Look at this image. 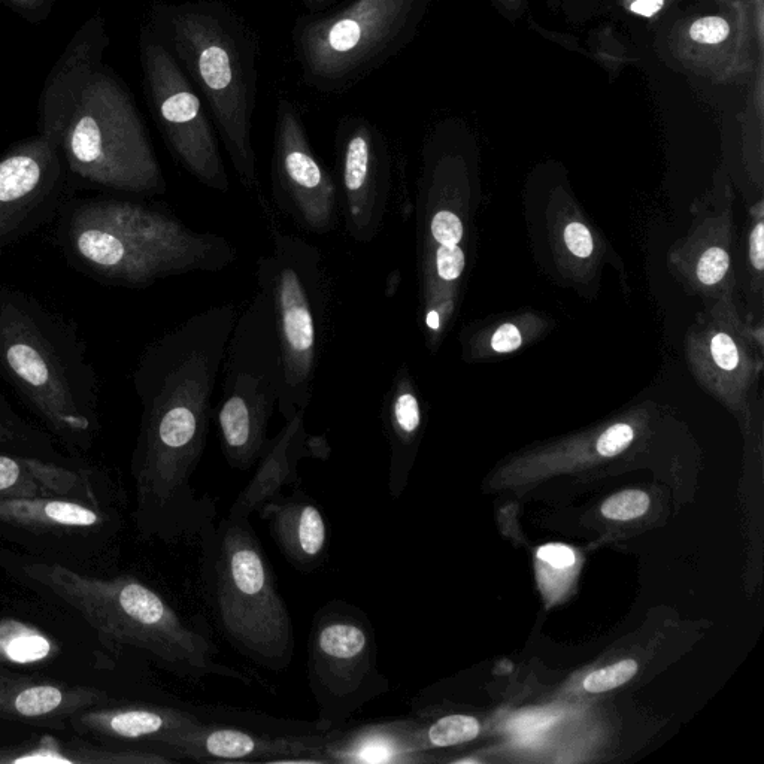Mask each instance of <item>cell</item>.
Segmentation results:
<instances>
[{
    "instance_id": "obj_1",
    "label": "cell",
    "mask_w": 764,
    "mask_h": 764,
    "mask_svg": "<svg viewBox=\"0 0 764 764\" xmlns=\"http://www.w3.org/2000/svg\"><path fill=\"white\" fill-rule=\"evenodd\" d=\"M238 318L232 303L191 315L148 345L133 372L141 423L132 454L136 529L145 539L197 538L217 508L191 484L208 441L212 397Z\"/></svg>"
},
{
    "instance_id": "obj_2",
    "label": "cell",
    "mask_w": 764,
    "mask_h": 764,
    "mask_svg": "<svg viewBox=\"0 0 764 764\" xmlns=\"http://www.w3.org/2000/svg\"><path fill=\"white\" fill-rule=\"evenodd\" d=\"M0 566L42 596L84 618L109 644L148 654L181 678L221 676L250 685L241 670L215 660L217 647L191 629L162 594L132 575L99 578L65 563L0 551Z\"/></svg>"
},
{
    "instance_id": "obj_3",
    "label": "cell",
    "mask_w": 764,
    "mask_h": 764,
    "mask_svg": "<svg viewBox=\"0 0 764 764\" xmlns=\"http://www.w3.org/2000/svg\"><path fill=\"white\" fill-rule=\"evenodd\" d=\"M66 256L103 283L142 288L191 272H221L238 259L223 236L197 232L166 211L120 199L68 203L59 227Z\"/></svg>"
},
{
    "instance_id": "obj_4",
    "label": "cell",
    "mask_w": 764,
    "mask_h": 764,
    "mask_svg": "<svg viewBox=\"0 0 764 764\" xmlns=\"http://www.w3.org/2000/svg\"><path fill=\"white\" fill-rule=\"evenodd\" d=\"M0 380L63 444L92 447L99 384L86 342L62 315L8 286H0Z\"/></svg>"
},
{
    "instance_id": "obj_5",
    "label": "cell",
    "mask_w": 764,
    "mask_h": 764,
    "mask_svg": "<svg viewBox=\"0 0 764 764\" xmlns=\"http://www.w3.org/2000/svg\"><path fill=\"white\" fill-rule=\"evenodd\" d=\"M197 539L203 597L223 638L254 665L287 670L293 620L250 518L206 521Z\"/></svg>"
},
{
    "instance_id": "obj_6",
    "label": "cell",
    "mask_w": 764,
    "mask_h": 764,
    "mask_svg": "<svg viewBox=\"0 0 764 764\" xmlns=\"http://www.w3.org/2000/svg\"><path fill=\"white\" fill-rule=\"evenodd\" d=\"M162 23L166 41L208 100L238 180L248 191L259 190L251 141L256 72L244 33L209 5L166 9Z\"/></svg>"
},
{
    "instance_id": "obj_7",
    "label": "cell",
    "mask_w": 764,
    "mask_h": 764,
    "mask_svg": "<svg viewBox=\"0 0 764 764\" xmlns=\"http://www.w3.org/2000/svg\"><path fill=\"white\" fill-rule=\"evenodd\" d=\"M272 251L257 263V287L271 297L283 357V388L278 409L284 420L306 411L314 394L324 323L329 306V275L323 254L311 242L271 224Z\"/></svg>"
},
{
    "instance_id": "obj_8",
    "label": "cell",
    "mask_w": 764,
    "mask_h": 764,
    "mask_svg": "<svg viewBox=\"0 0 764 764\" xmlns=\"http://www.w3.org/2000/svg\"><path fill=\"white\" fill-rule=\"evenodd\" d=\"M60 150L66 169L83 183L142 196L168 189L132 97L100 69L81 92Z\"/></svg>"
},
{
    "instance_id": "obj_9",
    "label": "cell",
    "mask_w": 764,
    "mask_h": 764,
    "mask_svg": "<svg viewBox=\"0 0 764 764\" xmlns=\"http://www.w3.org/2000/svg\"><path fill=\"white\" fill-rule=\"evenodd\" d=\"M221 372L223 390L212 414L218 441L230 468L250 471L268 442L284 380L274 308L262 287L236 318Z\"/></svg>"
},
{
    "instance_id": "obj_10",
    "label": "cell",
    "mask_w": 764,
    "mask_h": 764,
    "mask_svg": "<svg viewBox=\"0 0 764 764\" xmlns=\"http://www.w3.org/2000/svg\"><path fill=\"white\" fill-rule=\"evenodd\" d=\"M306 673L318 720L330 729H345L363 706L390 691L368 614L341 599L330 600L312 617Z\"/></svg>"
},
{
    "instance_id": "obj_11",
    "label": "cell",
    "mask_w": 764,
    "mask_h": 764,
    "mask_svg": "<svg viewBox=\"0 0 764 764\" xmlns=\"http://www.w3.org/2000/svg\"><path fill=\"white\" fill-rule=\"evenodd\" d=\"M411 0H356L329 17L300 24L296 51L309 83L339 90L394 53Z\"/></svg>"
},
{
    "instance_id": "obj_12",
    "label": "cell",
    "mask_w": 764,
    "mask_h": 764,
    "mask_svg": "<svg viewBox=\"0 0 764 764\" xmlns=\"http://www.w3.org/2000/svg\"><path fill=\"white\" fill-rule=\"evenodd\" d=\"M338 730L320 720L224 714L218 709L217 715L175 733L166 751L177 762L323 763L321 751Z\"/></svg>"
},
{
    "instance_id": "obj_13",
    "label": "cell",
    "mask_w": 764,
    "mask_h": 764,
    "mask_svg": "<svg viewBox=\"0 0 764 764\" xmlns=\"http://www.w3.org/2000/svg\"><path fill=\"white\" fill-rule=\"evenodd\" d=\"M151 105L171 153L200 184L229 193L230 180L211 121L178 60L153 36L142 41Z\"/></svg>"
},
{
    "instance_id": "obj_14",
    "label": "cell",
    "mask_w": 764,
    "mask_h": 764,
    "mask_svg": "<svg viewBox=\"0 0 764 764\" xmlns=\"http://www.w3.org/2000/svg\"><path fill=\"white\" fill-rule=\"evenodd\" d=\"M272 194L280 211L302 230L333 232L338 224V186L317 159L294 106L281 102L272 159Z\"/></svg>"
},
{
    "instance_id": "obj_15",
    "label": "cell",
    "mask_w": 764,
    "mask_h": 764,
    "mask_svg": "<svg viewBox=\"0 0 764 764\" xmlns=\"http://www.w3.org/2000/svg\"><path fill=\"white\" fill-rule=\"evenodd\" d=\"M60 145L38 135L0 157V250L47 223L62 203L66 168Z\"/></svg>"
},
{
    "instance_id": "obj_16",
    "label": "cell",
    "mask_w": 764,
    "mask_h": 764,
    "mask_svg": "<svg viewBox=\"0 0 764 764\" xmlns=\"http://www.w3.org/2000/svg\"><path fill=\"white\" fill-rule=\"evenodd\" d=\"M336 177L345 230L357 244L380 235L391 193V160L385 139L362 118H350L336 133Z\"/></svg>"
},
{
    "instance_id": "obj_17",
    "label": "cell",
    "mask_w": 764,
    "mask_h": 764,
    "mask_svg": "<svg viewBox=\"0 0 764 764\" xmlns=\"http://www.w3.org/2000/svg\"><path fill=\"white\" fill-rule=\"evenodd\" d=\"M106 506L69 497H38L0 502V536L36 550H84L117 532Z\"/></svg>"
},
{
    "instance_id": "obj_18",
    "label": "cell",
    "mask_w": 764,
    "mask_h": 764,
    "mask_svg": "<svg viewBox=\"0 0 764 764\" xmlns=\"http://www.w3.org/2000/svg\"><path fill=\"white\" fill-rule=\"evenodd\" d=\"M209 715V709L203 714L200 708L111 700L74 715L69 724L78 735L93 736L108 744L148 748L171 757L166 751L169 739Z\"/></svg>"
},
{
    "instance_id": "obj_19",
    "label": "cell",
    "mask_w": 764,
    "mask_h": 764,
    "mask_svg": "<svg viewBox=\"0 0 764 764\" xmlns=\"http://www.w3.org/2000/svg\"><path fill=\"white\" fill-rule=\"evenodd\" d=\"M306 411L286 420L283 429L268 439L257 471L229 508L230 517H247L283 493L284 487H300L299 463L305 459L327 460L332 447L326 436L309 435Z\"/></svg>"
},
{
    "instance_id": "obj_20",
    "label": "cell",
    "mask_w": 764,
    "mask_h": 764,
    "mask_svg": "<svg viewBox=\"0 0 764 764\" xmlns=\"http://www.w3.org/2000/svg\"><path fill=\"white\" fill-rule=\"evenodd\" d=\"M106 479L72 459L53 460L0 451V502L38 497H69L108 505Z\"/></svg>"
},
{
    "instance_id": "obj_21",
    "label": "cell",
    "mask_w": 764,
    "mask_h": 764,
    "mask_svg": "<svg viewBox=\"0 0 764 764\" xmlns=\"http://www.w3.org/2000/svg\"><path fill=\"white\" fill-rule=\"evenodd\" d=\"M111 700V696L99 688L0 669V718L5 720L56 726Z\"/></svg>"
},
{
    "instance_id": "obj_22",
    "label": "cell",
    "mask_w": 764,
    "mask_h": 764,
    "mask_svg": "<svg viewBox=\"0 0 764 764\" xmlns=\"http://www.w3.org/2000/svg\"><path fill=\"white\" fill-rule=\"evenodd\" d=\"M280 553L300 573H314L326 563L330 527L318 503L302 488L278 494L259 509Z\"/></svg>"
},
{
    "instance_id": "obj_23",
    "label": "cell",
    "mask_w": 764,
    "mask_h": 764,
    "mask_svg": "<svg viewBox=\"0 0 764 764\" xmlns=\"http://www.w3.org/2000/svg\"><path fill=\"white\" fill-rule=\"evenodd\" d=\"M106 47L105 29L93 18L80 30L48 78L39 103V135L60 145L66 123L90 78L99 71Z\"/></svg>"
},
{
    "instance_id": "obj_24",
    "label": "cell",
    "mask_w": 764,
    "mask_h": 764,
    "mask_svg": "<svg viewBox=\"0 0 764 764\" xmlns=\"http://www.w3.org/2000/svg\"><path fill=\"white\" fill-rule=\"evenodd\" d=\"M381 420L388 444V494L397 499L408 482L423 427L420 397L405 366L397 369L385 391Z\"/></svg>"
},
{
    "instance_id": "obj_25",
    "label": "cell",
    "mask_w": 764,
    "mask_h": 764,
    "mask_svg": "<svg viewBox=\"0 0 764 764\" xmlns=\"http://www.w3.org/2000/svg\"><path fill=\"white\" fill-rule=\"evenodd\" d=\"M421 729L408 720L378 721L339 729L321 751L323 763L399 764L421 753Z\"/></svg>"
},
{
    "instance_id": "obj_26",
    "label": "cell",
    "mask_w": 764,
    "mask_h": 764,
    "mask_svg": "<svg viewBox=\"0 0 764 764\" xmlns=\"http://www.w3.org/2000/svg\"><path fill=\"white\" fill-rule=\"evenodd\" d=\"M165 754L132 745L92 744L84 739L42 736L0 748V764H172Z\"/></svg>"
},
{
    "instance_id": "obj_27",
    "label": "cell",
    "mask_w": 764,
    "mask_h": 764,
    "mask_svg": "<svg viewBox=\"0 0 764 764\" xmlns=\"http://www.w3.org/2000/svg\"><path fill=\"white\" fill-rule=\"evenodd\" d=\"M0 451L29 454L45 459L65 460L53 439L35 424L24 420L0 394Z\"/></svg>"
},
{
    "instance_id": "obj_28",
    "label": "cell",
    "mask_w": 764,
    "mask_h": 764,
    "mask_svg": "<svg viewBox=\"0 0 764 764\" xmlns=\"http://www.w3.org/2000/svg\"><path fill=\"white\" fill-rule=\"evenodd\" d=\"M426 265L432 259L433 254L442 247H460L463 235H465V226H463L462 218L453 211V209L444 208H432L429 203H426Z\"/></svg>"
},
{
    "instance_id": "obj_29",
    "label": "cell",
    "mask_w": 764,
    "mask_h": 764,
    "mask_svg": "<svg viewBox=\"0 0 764 764\" xmlns=\"http://www.w3.org/2000/svg\"><path fill=\"white\" fill-rule=\"evenodd\" d=\"M481 732V727L474 717L453 714L441 717L426 729L424 745L433 748L456 747L474 741Z\"/></svg>"
},
{
    "instance_id": "obj_30",
    "label": "cell",
    "mask_w": 764,
    "mask_h": 764,
    "mask_svg": "<svg viewBox=\"0 0 764 764\" xmlns=\"http://www.w3.org/2000/svg\"><path fill=\"white\" fill-rule=\"evenodd\" d=\"M650 508V497L639 490L621 491L602 505V514L609 520L629 521L642 517Z\"/></svg>"
},
{
    "instance_id": "obj_31",
    "label": "cell",
    "mask_w": 764,
    "mask_h": 764,
    "mask_svg": "<svg viewBox=\"0 0 764 764\" xmlns=\"http://www.w3.org/2000/svg\"><path fill=\"white\" fill-rule=\"evenodd\" d=\"M638 672V663L635 660H623L609 668L596 670L585 678V690L590 693H603L614 690L620 685L626 684Z\"/></svg>"
},
{
    "instance_id": "obj_32",
    "label": "cell",
    "mask_w": 764,
    "mask_h": 764,
    "mask_svg": "<svg viewBox=\"0 0 764 764\" xmlns=\"http://www.w3.org/2000/svg\"><path fill=\"white\" fill-rule=\"evenodd\" d=\"M730 257L723 248L712 247L700 257L697 265V277L705 286H715L726 277L729 271Z\"/></svg>"
},
{
    "instance_id": "obj_33",
    "label": "cell",
    "mask_w": 764,
    "mask_h": 764,
    "mask_svg": "<svg viewBox=\"0 0 764 764\" xmlns=\"http://www.w3.org/2000/svg\"><path fill=\"white\" fill-rule=\"evenodd\" d=\"M635 438V432L629 424H615L609 427L599 441H597V453L603 457H614L623 453Z\"/></svg>"
},
{
    "instance_id": "obj_34",
    "label": "cell",
    "mask_w": 764,
    "mask_h": 764,
    "mask_svg": "<svg viewBox=\"0 0 764 764\" xmlns=\"http://www.w3.org/2000/svg\"><path fill=\"white\" fill-rule=\"evenodd\" d=\"M730 26L720 17L700 18L690 27V36L700 44H718L729 36Z\"/></svg>"
},
{
    "instance_id": "obj_35",
    "label": "cell",
    "mask_w": 764,
    "mask_h": 764,
    "mask_svg": "<svg viewBox=\"0 0 764 764\" xmlns=\"http://www.w3.org/2000/svg\"><path fill=\"white\" fill-rule=\"evenodd\" d=\"M711 354L718 368L735 371L739 365V351L735 341L726 333H717L711 341Z\"/></svg>"
},
{
    "instance_id": "obj_36",
    "label": "cell",
    "mask_w": 764,
    "mask_h": 764,
    "mask_svg": "<svg viewBox=\"0 0 764 764\" xmlns=\"http://www.w3.org/2000/svg\"><path fill=\"white\" fill-rule=\"evenodd\" d=\"M565 242L569 251L579 259H587L593 253V238L590 230L581 223H571L565 229Z\"/></svg>"
},
{
    "instance_id": "obj_37",
    "label": "cell",
    "mask_w": 764,
    "mask_h": 764,
    "mask_svg": "<svg viewBox=\"0 0 764 764\" xmlns=\"http://www.w3.org/2000/svg\"><path fill=\"white\" fill-rule=\"evenodd\" d=\"M538 557L542 562L548 563L553 568H571L575 565V553L566 545L550 544L539 548Z\"/></svg>"
},
{
    "instance_id": "obj_38",
    "label": "cell",
    "mask_w": 764,
    "mask_h": 764,
    "mask_svg": "<svg viewBox=\"0 0 764 764\" xmlns=\"http://www.w3.org/2000/svg\"><path fill=\"white\" fill-rule=\"evenodd\" d=\"M521 342L523 338H521L520 330L514 324H503L494 332L491 348L496 353H512L521 347Z\"/></svg>"
},
{
    "instance_id": "obj_39",
    "label": "cell",
    "mask_w": 764,
    "mask_h": 764,
    "mask_svg": "<svg viewBox=\"0 0 764 764\" xmlns=\"http://www.w3.org/2000/svg\"><path fill=\"white\" fill-rule=\"evenodd\" d=\"M764 224L760 221L756 229L751 233L750 238V257L751 263L757 271H763L764 268Z\"/></svg>"
},
{
    "instance_id": "obj_40",
    "label": "cell",
    "mask_w": 764,
    "mask_h": 764,
    "mask_svg": "<svg viewBox=\"0 0 764 764\" xmlns=\"http://www.w3.org/2000/svg\"><path fill=\"white\" fill-rule=\"evenodd\" d=\"M663 6V0H636L632 5L633 12L645 17H651L656 14Z\"/></svg>"
},
{
    "instance_id": "obj_41",
    "label": "cell",
    "mask_w": 764,
    "mask_h": 764,
    "mask_svg": "<svg viewBox=\"0 0 764 764\" xmlns=\"http://www.w3.org/2000/svg\"><path fill=\"white\" fill-rule=\"evenodd\" d=\"M6 2L11 3V5L17 6L18 9H21V11L26 12H39V9L42 8V6H45V3L48 2V0H6Z\"/></svg>"
},
{
    "instance_id": "obj_42",
    "label": "cell",
    "mask_w": 764,
    "mask_h": 764,
    "mask_svg": "<svg viewBox=\"0 0 764 764\" xmlns=\"http://www.w3.org/2000/svg\"><path fill=\"white\" fill-rule=\"evenodd\" d=\"M308 2L320 3V2H326V0H308Z\"/></svg>"
}]
</instances>
